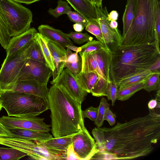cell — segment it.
Instances as JSON below:
<instances>
[{
	"label": "cell",
	"instance_id": "1",
	"mask_svg": "<svg viewBox=\"0 0 160 160\" xmlns=\"http://www.w3.org/2000/svg\"><path fill=\"white\" fill-rule=\"evenodd\" d=\"M92 133L98 152L91 159H128L146 156L160 138V115L150 110L146 116L112 128H95Z\"/></svg>",
	"mask_w": 160,
	"mask_h": 160
},
{
	"label": "cell",
	"instance_id": "2",
	"mask_svg": "<svg viewBox=\"0 0 160 160\" xmlns=\"http://www.w3.org/2000/svg\"><path fill=\"white\" fill-rule=\"evenodd\" d=\"M52 85L49 89L48 100L52 135L54 138L65 137L82 131L85 127L81 104L62 85Z\"/></svg>",
	"mask_w": 160,
	"mask_h": 160
},
{
	"label": "cell",
	"instance_id": "3",
	"mask_svg": "<svg viewBox=\"0 0 160 160\" xmlns=\"http://www.w3.org/2000/svg\"><path fill=\"white\" fill-rule=\"evenodd\" d=\"M160 56V49L155 42L144 44L121 45L112 53L110 78L118 84L122 79L148 69Z\"/></svg>",
	"mask_w": 160,
	"mask_h": 160
},
{
	"label": "cell",
	"instance_id": "4",
	"mask_svg": "<svg viewBox=\"0 0 160 160\" xmlns=\"http://www.w3.org/2000/svg\"><path fill=\"white\" fill-rule=\"evenodd\" d=\"M158 0H136L132 24L121 45L150 44L156 41L155 22Z\"/></svg>",
	"mask_w": 160,
	"mask_h": 160
},
{
	"label": "cell",
	"instance_id": "5",
	"mask_svg": "<svg viewBox=\"0 0 160 160\" xmlns=\"http://www.w3.org/2000/svg\"><path fill=\"white\" fill-rule=\"evenodd\" d=\"M0 101L9 116L33 117L49 109L48 100L37 96L20 92H1Z\"/></svg>",
	"mask_w": 160,
	"mask_h": 160
},
{
	"label": "cell",
	"instance_id": "6",
	"mask_svg": "<svg viewBox=\"0 0 160 160\" xmlns=\"http://www.w3.org/2000/svg\"><path fill=\"white\" fill-rule=\"evenodd\" d=\"M0 10L11 37L22 33L30 28L32 14L28 8L13 0H0Z\"/></svg>",
	"mask_w": 160,
	"mask_h": 160
},
{
	"label": "cell",
	"instance_id": "7",
	"mask_svg": "<svg viewBox=\"0 0 160 160\" xmlns=\"http://www.w3.org/2000/svg\"><path fill=\"white\" fill-rule=\"evenodd\" d=\"M8 146L27 153L32 158L37 160H66L65 155L48 149L41 142L17 136L11 138Z\"/></svg>",
	"mask_w": 160,
	"mask_h": 160
},
{
	"label": "cell",
	"instance_id": "8",
	"mask_svg": "<svg viewBox=\"0 0 160 160\" xmlns=\"http://www.w3.org/2000/svg\"><path fill=\"white\" fill-rule=\"evenodd\" d=\"M25 47L9 59L4 60L0 69V93L10 91L18 81L21 70L28 59L25 52Z\"/></svg>",
	"mask_w": 160,
	"mask_h": 160
},
{
	"label": "cell",
	"instance_id": "9",
	"mask_svg": "<svg viewBox=\"0 0 160 160\" xmlns=\"http://www.w3.org/2000/svg\"><path fill=\"white\" fill-rule=\"evenodd\" d=\"M96 9L98 19L105 42V48L112 53L121 45L122 37L118 29H113L110 26L109 22L107 19L108 11L106 7H97Z\"/></svg>",
	"mask_w": 160,
	"mask_h": 160
},
{
	"label": "cell",
	"instance_id": "10",
	"mask_svg": "<svg viewBox=\"0 0 160 160\" xmlns=\"http://www.w3.org/2000/svg\"><path fill=\"white\" fill-rule=\"evenodd\" d=\"M72 145L73 151L79 160H91L98 151L94 139L86 127L72 136Z\"/></svg>",
	"mask_w": 160,
	"mask_h": 160
},
{
	"label": "cell",
	"instance_id": "11",
	"mask_svg": "<svg viewBox=\"0 0 160 160\" xmlns=\"http://www.w3.org/2000/svg\"><path fill=\"white\" fill-rule=\"evenodd\" d=\"M52 71L46 64L28 59L20 73L18 81H32L47 84Z\"/></svg>",
	"mask_w": 160,
	"mask_h": 160
},
{
	"label": "cell",
	"instance_id": "12",
	"mask_svg": "<svg viewBox=\"0 0 160 160\" xmlns=\"http://www.w3.org/2000/svg\"><path fill=\"white\" fill-rule=\"evenodd\" d=\"M44 119L36 116L19 117L3 116L0 118V122L9 130L24 129L49 132L51 125L46 124Z\"/></svg>",
	"mask_w": 160,
	"mask_h": 160
},
{
	"label": "cell",
	"instance_id": "13",
	"mask_svg": "<svg viewBox=\"0 0 160 160\" xmlns=\"http://www.w3.org/2000/svg\"><path fill=\"white\" fill-rule=\"evenodd\" d=\"M54 84L62 85L71 95L81 104L88 93L81 87L75 76L67 68L63 69L57 79L51 84Z\"/></svg>",
	"mask_w": 160,
	"mask_h": 160
},
{
	"label": "cell",
	"instance_id": "14",
	"mask_svg": "<svg viewBox=\"0 0 160 160\" xmlns=\"http://www.w3.org/2000/svg\"><path fill=\"white\" fill-rule=\"evenodd\" d=\"M37 32L34 28L11 38L6 49L7 55L4 60L9 59L18 52L28 45Z\"/></svg>",
	"mask_w": 160,
	"mask_h": 160
},
{
	"label": "cell",
	"instance_id": "15",
	"mask_svg": "<svg viewBox=\"0 0 160 160\" xmlns=\"http://www.w3.org/2000/svg\"><path fill=\"white\" fill-rule=\"evenodd\" d=\"M45 39L55 67L52 72L53 80L50 82L52 84L57 79L64 69L66 59V50L60 44Z\"/></svg>",
	"mask_w": 160,
	"mask_h": 160
},
{
	"label": "cell",
	"instance_id": "16",
	"mask_svg": "<svg viewBox=\"0 0 160 160\" xmlns=\"http://www.w3.org/2000/svg\"><path fill=\"white\" fill-rule=\"evenodd\" d=\"M47 84H42L32 81H18L10 91L32 94L48 101L49 89Z\"/></svg>",
	"mask_w": 160,
	"mask_h": 160
},
{
	"label": "cell",
	"instance_id": "17",
	"mask_svg": "<svg viewBox=\"0 0 160 160\" xmlns=\"http://www.w3.org/2000/svg\"><path fill=\"white\" fill-rule=\"evenodd\" d=\"M39 33L46 39L55 42L64 48L68 45H73L67 34L47 25H41L38 28Z\"/></svg>",
	"mask_w": 160,
	"mask_h": 160
},
{
	"label": "cell",
	"instance_id": "18",
	"mask_svg": "<svg viewBox=\"0 0 160 160\" xmlns=\"http://www.w3.org/2000/svg\"><path fill=\"white\" fill-rule=\"evenodd\" d=\"M78 13L88 21L97 19L96 6L88 0H66Z\"/></svg>",
	"mask_w": 160,
	"mask_h": 160
},
{
	"label": "cell",
	"instance_id": "19",
	"mask_svg": "<svg viewBox=\"0 0 160 160\" xmlns=\"http://www.w3.org/2000/svg\"><path fill=\"white\" fill-rule=\"evenodd\" d=\"M72 136L60 138L52 137L41 143L48 149L59 154L64 155L66 157L68 150L72 144Z\"/></svg>",
	"mask_w": 160,
	"mask_h": 160
},
{
	"label": "cell",
	"instance_id": "20",
	"mask_svg": "<svg viewBox=\"0 0 160 160\" xmlns=\"http://www.w3.org/2000/svg\"><path fill=\"white\" fill-rule=\"evenodd\" d=\"M14 134L27 139L42 142L52 138L49 132L37 131L24 129H13L10 130Z\"/></svg>",
	"mask_w": 160,
	"mask_h": 160
},
{
	"label": "cell",
	"instance_id": "21",
	"mask_svg": "<svg viewBox=\"0 0 160 160\" xmlns=\"http://www.w3.org/2000/svg\"><path fill=\"white\" fill-rule=\"evenodd\" d=\"M75 79L81 87L88 93H91L92 88L99 78L98 75L93 72H81L75 76Z\"/></svg>",
	"mask_w": 160,
	"mask_h": 160
},
{
	"label": "cell",
	"instance_id": "22",
	"mask_svg": "<svg viewBox=\"0 0 160 160\" xmlns=\"http://www.w3.org/2000/svg\"><path fill=\"white\" fill-rule=\"evenodd\" d=\"M82 60V72H93L101 77L94 52L83 54L80 56Z\"/></svg>",
	"mask_w": 160,
	"mask_h": 160
},
{
	"label": "cell",
	"instance_id": "23",
	"mask_svg": "<svg viewBox=\"0 0 160 160\" xmlns=\"http://www.w3.org/2000/svg\"><path fill=\"white\" fill-rule=\"evenodd\" d=\"M136 0H127L125 9L123 15V32L124 37L128 31L133 20L136 7Z\"/></svg>",
	"mask_w": 160,
	"mask_h": 160
},
{
	"label": "cell",
	"instance_id": "24",
	"mask_svg": "<svg viewBox=\"0 0 160 160\" xmlns=\"http://www.w3.org/2000/svg\"><path fill=\"white\" fill-rule=\"evenodd\" d=\"M25 52L28 58L41 62L47 65L40 47L34 37L25 47Z\"/></svg>",
	"mask_w": 160,
	"mask_h": 160
},
{
	"label": "cell",
	"instance_id": "25",
	"mask_svg": "<svg viewBox=\"0 0 160 160\" xmlns=\"http://www.w3.org/2000/svg\"><path fill=\"white\" fill-rule=\"evenodd\" d=\"M34 38L38 42L42 52L47 65L52 72L54 70L55 67L53 60L48 46L45 38L39 32H36Z\"/></svg>",
	"mask_w": 160,
	"mask_h": 160
},
{
	"label": "cell",
	"instance_id": "26",
	"mask_svg": "<svg viewBox=\"0 0 160 160\" xmlns=\"http://www.w3.org/2000/svg\"><path fill=\"white\" fill-rule=\"evenodd\" d=\"M152 72L149 69L135 74L121 80L118 83V90H121L136 84L147 78Z\"/></svg>",
	"mask_w": 160,
	"mask_h": 160
},
{
	"label": "cell",
	"instance_id": "27",
	"mask_svg": "<svg viewBox=\"0 0 160 160\" xmlns=\"http://www.w3.org/2000/svg\"><path fill=\"white\" fill-rule=\"evenodd\" d=\"M148 78V77L136 84L127 87L121 90H119L118 89L117 99L121 101L128 99L136 92L143 89Z\"/></svg>",
	"mask_w": 160,
	"mask_h": 160
},
{
	"label": "cell",
	"instance_id": "28",
	"mask_svg": "<svg viewBox=\"0 0 160 160\" xmlns=\"http://www.w3.org/2000/svg\"><path fill=\"white\" fill-rule=\"evenodd\" d=\"M26 156L27 153L15 148H0V160H18Z\"/></svg>",
	"mask_w": 160,
	"mask_h": 160
},
{
	"label": "cell",
	"instance_id": "29",
	"mask_svg": "<svg viewBox=\"0 0 160 160\" xmlns=\"http://www.w3.org/2000/svg\"><path fill=\"white\" fill-rule=\"evenodd\" d=\"M85 30L95 36L98 41L102 42L105 48V42L98 19H91L88 21V23L85 27Z\"/></svg>",
	"mask_w": 160,
	"mask_h": 160
},
{
	"label": "cell",
	"instance_id": "30",
	"mask_svg": "<svg viewBox=\"0 0 160 160\" xmlns=\"http://www.w3.org/2000/svg\"><path fill=\"white\" fill-rule=\"evenodd\" d=\"M160 72H153L148 77L143 89L150 92L160 89Z\"/></svg>",
	"mask_w": 160,
	"mask_h": 160
},
{
	"label": "cell",
	"instance_id": "31",
	"mask_svg": "<svg viewBox=\"0 0 160 160\" xmlns=\"http://www.w3.org/2000/svg\"><path fill=\"white\" fill-rule=\"evenodd\" d=\"M5 19L0 10V43L6 49L11 38Z\"/></svg>",
	"mask_w": 160,
	"mask_h": 160
},
{
	"label": "cell",
	"instance_id": "32",
	"mask_svg": "<svg viewBox=\"0 0 160 160\" xmlns=\"http://www.w3.org/2000/svg\"><path fill=\"white\" fill-rule=\"evenodd\" d=\"M109 83L102 77L99 78L91 90L92 95L97 97L106 96Z\"/></svg>",
	"mask_w": 160,
	"mask_h": 160
},
{
	"label": "cell",
	"instance_id": "33",
	"mask_svg": "<svg viewBox=\"0 0 160 160\" xmlns=\"http://www.w3.org/2000/svg\"><path fill=\"white\" fill-rule=\"evenodd\" d=\"M71 10L68 2L62 0H58L56 8L54 9L50 8L48 12L54 17L58 18L63 14H67Z\"/></svg>",
	"mask_w": 160,
	"mask_h": 160
},
{
	"label": "cell",
	"instance_id": "34",
	"mask_svg": "<svg viewBox=\"0 0 160 160\" xmlns=\"http://www.w3.org/2000/svg\"><path fill=\"white\" fill-rule=\"evenodd\" d=\"M80 47L81 50L78 53L80 56L83 54L96 51L105 48L101 42L95 40L88 42Z\"/></svg>",
	"mask_w": 160,
	"mask_h": 160
},
{
	"label": "cell",
	"instance_id": "35",
	"mask_svg": "<svg viewBox=\"0 0 160 160\" xmlns=\"http://www.w3.org/2000/svg\"><path fill=\"white\" fill-rule=\"evenodd\" d=\"M109 107V104L104 98H101L98 107V111L97 119L94 123L97 127H101L104 121V115L107 109Z\"/></svg>",
	"mask_w": 160,
	"mask_h": 160
},
{
	"label": "cell",
	"instance_id": "36",
	"mask_svg": "<svg viewBox=\"0 0 160 160\" xmlns=\"http://www.w3.org/2000/svg\"><path fill=\"white\" fill-rule=\"evenodd\" d=\"M67 35L68 38L71 39L74 42L79 44H82L85 42L93 40V38L86 33L71 32L67 34Z\"/></svg>",
	"mask_w": 160,
	"mask_h": 160
},
{
	"label": "cell",
	"instance_id": "37",
	"mask_svg": "<svg viewBox=\"0 0 160 160\" xmlns=\"http://www.w3.org/2000/svg\"><path fill=\"white\" fill-rule=\"evenodd\" d=\"M155 31L156 36V42L158 48L159 49L160 41V3L158 1L156 8L155 22Z\"/></svg>",
	"mask_w": 160,
	"mask_h": 160
},
{
	"label": "cell",
	"instance_id": "38",
	"mask_svg": "<svg viewBox=\"0 0 160 160\" xmlns=\"http://www.w3.org/2000/svg\"><path fill=\"white\" fill-rule=\"evenodd\" d=\"M118 87L117 84L115 82L111 80V82L109 83L107 97L108 100H111L112 105H115V102L117 99V96L118 91Z\"/></svg>",
	"mask_w": 160,
	"mask_h": 160
},
{
	"label": "cell",
	"instance_id": "39",
	"mask_svg": "<svg viewBox=\"0 0 160 160\" xmlns=\"http://www.w3.org/2000/svg\"><path fill=\"white\" fill-rule=\"evenodd\" d=\"M67 15L69 19L75 23H81L85 27L88 23V21L77 12L71 11L68 12Z\"/></svg>",
	"mask_w": 160,
	"mask_h": 160
},
{
	"label": "cell",
	"instance_id": "40",
	"mask_svg": "<svg viewBox=\"0 0 160 160\" xmlns=\"http://www.w3.org/2000/svg\"><path fill=\"white\" fill-rule=\"evenodd\" d=\"M98 111V107H94L91 106L85 110H82V117L84 119L85 118H88L91 121L94 122L97 117Z\"/></svg>",
	"mask_w": 160,
	"mask_h": 160
},
{
	"label": "cell",
	"instance_id": "41",
	"mask_svg": "<svg viewBox=\"0 0 160 160\" xmlns=\"http://www.w3.org/2000/svg\"><path fill=\"white\" fill-rule=\"evenodd\" d=\"M67 68L76 76L81 72L82 68V60L80 58L78 61L72 62H66L64 68Z\"/></svg>",
	"mask_w": 160,
	"mask_h": 160
},
{
	"label": "cell",
	"instance_id": "42",
	"mask_svg": "<svg viewBox=\"0 0 160 160\" xmlns=\"http://www.w3.org/2000/svg\"><path fill=\"white\" fill-rule=\"evenodd\" d=\"M116 116L108 108L106 110L104 118V120L108 121L111 126L114 125L116 122Z\"/></svg>",
	"mask_w": 160,
	"mask_h": 160
},
{
	"label": "cell",
	"instance_id": "43",
	"mask_svg": "<svg viewBox=\"0 0 160 160\" xmlns=\"http://www.w3.org/2000/svg\"><path fill=\"white\" fill-rule=\"evenodd\" d=\"M78 53H72L71 50L67 48L66 62L71 63L78 61L81 57H79Z\"/></svg>",
	"mask_w": 160,
	"mask_h": 160
},
{
	"label": "cell",
	"instance_id": "44",
	"mask_svg": "<svg viewBox=\"0 0 160 160\" xmlns=\"http://www.w3.org/2000/svg\"><path fill=\"white\" fill-rule=\"evenodd\" d=\"M15 135L10 130L7 128L0 122V136L11 137Z\"/></svg>",
	"mask_w": 160,
	"mask_h": 160
},
{
	"label": "cell",
	"instance_id": "45",
	"mask_svg": "<svg viewBox=\"0 0 160 160\" xmlns=\"http://www.w3.org/2000/svg\"><path fill=\"white\" fill-rule=\"evenodd\" d=\"M160 56L153 63V64L149 68V69L152 72L156 71L160 72Z\"/></svg>",
	"mask_w": 160,
	"mask_h": 160
},
{
	"label": "cell",
	"instance_id": "46",
	"mask_svg": "<svg viewBox=\"0 0 160 160\" xmlns=\"http://www.w3.org/2000/svg\"><path fill=\"white\" fill-rule=\"evenodd\" d=\"M66 158L67 160H78L74 153L73 151L72 145V144L69 146L67 151L66 154Z\"/></svg>",
	"mask_w": 160,
	"mask_h": 160
},
{
	"label": "cell",
	"instance_id": "47",
	"mask_svg": "<svg viewBox=\"0 0 160 160\" xmlns=\"http://www.w3.org/2000/svg\"><path fill=\"white\" fill-rule=\"evenodd\" d=\"M118 13L115 10L112 11L109 14H108L107 18L108 20L110 22L111 20L116 21L118 19Z\"/></svg>",
	"mask_w": 160,
	"mask_h": 160
},
{
	"label": "cell",
	"instance_id": "48",
	"mask_svg": "<svg viewBox=\"0 0 160 160\" xmlns=\"http://www.w3.org/2000/svg\"><path fill=\"white\" fill-rule=\"evenodd\" d=\"M158 101L156 99H152L149 102L148 106L149 109L150 110H152L158 106Z\"/></svg>",
	"mask_w": 160,
	"mask_h": 160
},
{
	"label": "cell",
	"instance_id": "49",
	"mask_svg": "<svg viewBox=\"0 0 160 160\" xmlns=\"http://www.w3.org/2000/svg\"><path fill=\"white\" fill-rule=\"evenodd\" d=\"M74 29L77 32H81L84 29L85 27L82 24L75 23L73 25Z\"/></svg>",
	"mask_w": 160,
	"mask_h": 160
},
{
	"label": "cell",
	"instance_id": "50",
	"mask_svg": "<svg viewBox=\"0 0 160 160\" xmlns=\"http://www.w3.org/2000/svg\"><path fill=\"white\" fill-rule=\"evenodd\" d=\"M66 48H68L78 53L81 50V47H77L74 45H68L66 46Z\"/></svg>",
	"mask_w": 160,
	"mask_h": 160
},
{
	"label": "cell",
	"instance_id": "51",
	"mask_svg": "<svg viewBox=\"0 0 160 160\" xmlns=\"http://www.w3.org/2000/svg\"><path fill=\"white\" fill-rule=\"evenodd\" d=\"M16 2L25 3L27 4H30L40 0H13Z\"/></svg>",
	"mask_w": 160,
	"mask_h": 160
},
{
	"label": "cell",
	"instance_id": "52",
	"mask_svg": "<svg viewBox=\"0 0 160 160\" xmlns=\"http://www.w3.org/2000/svg\"><path fill=\"white\" fill-rule=\"evenodd\" d=\"M110 26L113 29H118V23L116 21L111 20L109 22Z\"/></svg>",
	"mask_w": 160,
	"mask_h": 160
},
{
	"label": "cell",
	"instance_id": "53",
	"mask_svg": "<svg viewBox=\"0 0 160 160\" xmlns=\"http://www.w3.org/2000/svg\"><path fill=\"white\" fill-rule=\"evenodd\" d=\"M102 0H94L93 4L97 7H102Z\"/></svg>",
	"mask_w": 160,
	"mask_h": 160
},
{
	"label": "cell",
	"instance_id": "54",
	"mask_svg": "<svg viewBox=\"0 0 160 160\" xmlns=\"http://www.w3.org/2000/svg\"><path fill=\"white\" fill-rule=\"evenodd\" d=\"M2 108V104H1V102L0 101V111H1Z\"/></svg>",
	"mask_w": 160,
	"mask_h": 160
},
{
	"label": "cell",
	"instance_id": "55",
	"mask_svg": "<svg viewBox=\"0 0 160 160\" xmlns=\"http://www.w3.org/2000/svg\"><path fill=\"white\" fill-rule=\"evenodd\" d=\"M88 0L89 2H92L93 3V2L94 1V0Z\"/></svg>",
	"mask_w": 160,
	"mask_h": 160
}]
</instances>
